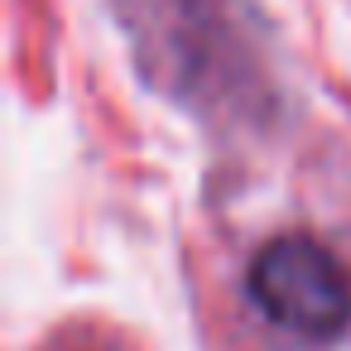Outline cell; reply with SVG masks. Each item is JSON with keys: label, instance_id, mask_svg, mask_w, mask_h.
I'll list each match as a JSON object with an SVG mask.
<instances>
[{"label": "cell", "instance_id": "1", "mask_svg": "<svg viewBox=\"0 0 351 351\" xmlns=\"http://www.w3.org/2000/svg\"><path fill=\"white\" fill-rule=\"evenodd\" d=\"M255 308L308 341H332L351 317V284L341 260L313 236H279L269 241L245 274Z\"/></svg>", "mask_w": 351, "mask_h": 351}]
</instances>
